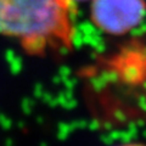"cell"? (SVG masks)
I'll return each mask as SVG.
<instances>
[{
	"mask_svg": "<svg viewBox=\"0 0 146 146\" xmlns=\"http://www.w3.org/2000/svg\"><path fill=\"white\" fill-rule=\"evenodd\" d=\"M76 15L74 0H0V35L31 54L68 48Z\"/></svg>",
	"mask_w": 146,
	"mask_h": 146,
	"instance_id": "obj_1",
	"label": "cell"
},
{
	"mask_svg": "<svg viewBox=\"0 0 146 146\" xmlns=\"http://www.w3.org/2000/svg\"><path fill=\"white\" fill-rule=\"evenodd\" d=\"M115 146H146L145 143H140V141H128V143H123V144H118Z\"/></svg>",
	"mask_w": 146,
	"mask_h": 146,
	"instance_id": "obj_3",
	"label": "cell"
},
{
	"mask_svg": "<svg viewBox=\"0 0 146 146\" xmlns=\"http://www.w3.org/2000/svg\"><path fill=\"white\" fill-rule=\"evenodd\" d=\"M89 18L106 35L130 34L144 23L146 0H89Z\"/></svg>",
	"mask_w": 146,
	"mask_h": 146,
	"instance_id": "obj_2",
	"label": "cell"
},
{
	"mask_svg": "<svg viewBox=\"0 0 146 146\" xmlns=\"http://www.w3.org/2000/svg\"><path fill=\"white\" fill-rule=\"evenodd\" d=\"M76 3H82V1H86V0H74Z\"/></svg>",
	"mask_w": 146,
	"mask_h": 146,
	"instance_id": "obj_4",
	"label": "cell"
}]
</instances>
